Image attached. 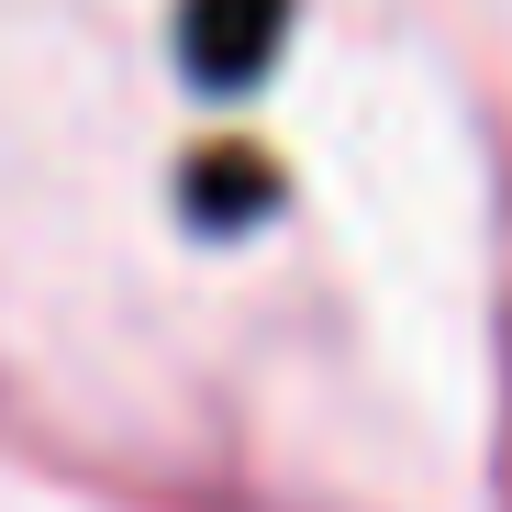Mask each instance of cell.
Returning a JSON list of instances; mask_svg holds the SVG:
<instances>
[{"label": "cell", "mask_w": 512, "mask_h": 512, "mask_svg": "<svg viewBox=\"0 0 512 512\" xmlns=\"http://www.w3.org/2000/svg\"><path fill=\"white\" fill-rule=\"evenodd\" d=\"M279 23H290V0H190V78L245 90L279 56Z\"/></svg>", "instance_id": "cell-1"}]
</instances>
